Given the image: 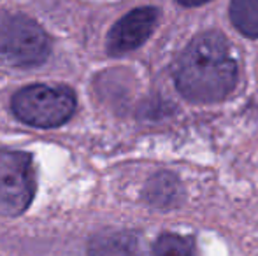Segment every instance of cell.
<instances>
[{"label":"cell","mask_w":258,"mask_h":256,"mask_svg":"<svg viewBox=\"0 0 258 256\" xmlns=\"http://www.w3.org/2000/svg\"><path fill=\"white\" fill-rule=\"evenodd\" d=\"M176 88L195 104H214L227 99L237 84V63L227 39L207 32L186 46L174 67Z\"/></svg>","instance_id":"cell-1"},{"label":"cell","mask_w":258,"mask_h":256,"mask_svg":"<svg viewBox=\"0 0 258 256\" xmlns=\"http://www.w3.org/2000/svg\"><path fill=\"white\" fill-rule=\"evenodd\" d=\"M51 53V39L32 18L0 13V60L30 68L44 63Z\"/></svg>","instance_id":"cell-2"},{"label":"cell","mask_w":258,"mask_h":256,"mask_svg":"<svg viewBox=\"0 0 258 256\" xmlns=\"http://www.w3.org/2000/svg\"><path fill=\"white\" fill-rule=\"evenodd\" d=\"M74 109L76 97L67 86L32 84L13 97L16 118L32 127H60L74 114Z\"/></svg>","instance_id":"cell-3"},{"label":"cell","mask_w":258,"mask_h":256,"mask_svg":"<svg viewBox=\"0 0 258 256\" xmlns=\"http://www.w3.org/2000/svg\"><path fill=\"white\" fill-rule=\"evenodd\" d=\"M35 168L23 151L0 149V216H20L35 195Z\"/></svg>","instance_id":"cell-4"},{"label":"cell","mask_w":258,"mask_h":256,"mask_svg":"<svg viewBox=\"0 0 258 256\" xmlns=\"http://www.w3.org/2000/svg\"><path fill=\"white\" fill-rule=\"evenodd\" d=\"M158 9L139 7L123 16L107 34V53L112 56L126 55L141 48L158 25Z\"/></svg>","instance_id":"cell-5"},{"label":"cell","mask_w":258,"mask_h":256,"mask_svg":"<svg viewBox=\"0 0 258 256\" xmlns=\"http://www.w3.org/2000/svg\"><path fill=\"white\" fill-rule=\"evenodd\" d=\"M90 256H146L141 240L130 232L97 233L88 244Z\"/></svg>","instance_id":"cell-6"},{"label":"cell","mask_w":258,"mask_h":256,"mask_svg":"<svg viewBox=\"0 0 258 256\" xmlns=\"http://www.w3.org/2000/svg\"><path fill=\"white\" fill-rule=\"evenodd\" d=\"M144 198L150 205L156 209H174L181 204L183 188L179 179L170 172H158L148 181L144 188Z\"/></svg>","instance_id":"cell-7"},{"label":"cell","mask_w":258,"mask_h":256,"mask_svg":"<svg viewBox=\"0 0 258 256\" xmlns=\"http://www.w3.org/2000/svg\"><path fill=\"white\" fill-rule=\"evenodd\" d=\"M230 20L246 37H258V0H232Z\"/></svg>","instance_id":"cell-8"},{"label":"cell","mask_w":258,"mask_h":256,"mask_svg":"<svg viewBox=\"0 0 258 256\" xmlns=\"http://www.w3.org/2000/svg\"><path fill=\"white\" fill-rule=\"evenodd\" d=\"M155 256H195V242L191 237L177 233H163L155 242Z\"/></svg>","instance_id":"cell-9"},{"label":"cell","mask_w":258,"mask_h":256,"mask_svg":"<svg viewBox=\"0 0 258 256\" xmlns=\"http://www.w3.org/2000/svg\"><path fill=\"white\" fill-rule=\"evenodd\" d=\"M181 6H186V7H197V6H202L206 2H211V0H177Z\"/></svg>","instance_id":"cell-10"}]
</instances>
